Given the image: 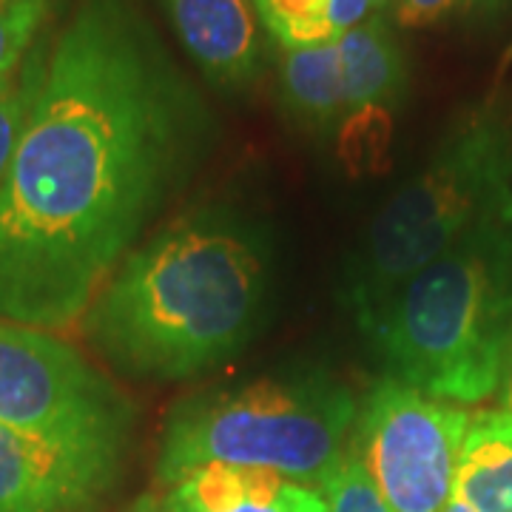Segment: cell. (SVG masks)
Listing matches in <instances>:
<instances>
[{
    "label": "cell",
    "mask_w": 512,
    "mask_h": 512,
    "mask_svg": "<svg viewBox=\"0 0 512 512\" xmlns=\"http://www.w3.org/2000/svg\"><path fill=\"white\" fill-rule=\"evenodd\" d=\"M26 66L0 183V319L60 330L197 171L214 120L134 0H74Z\"/></svg>",
    "instance_id": "1"
},
{
    "label": "cell",
    "mask_w": 512,
    "mask_h": 512,
    "mask_svg": "<svg viewBox=\"0 0 512 512\" xmlns=\"http://www.w3.org/2000/svg\"><path fill=\"white\" fill-rule=\"evenodd\" d=\"M268 285L265 234L237 208L197 205L120 262L83 313V330L131 379H191L254 339Z\"/></svg>",
    "instance_id": "2"
},
{
    "label": "cell",
    "mask_w": 512,
    "mask_h": 512,
    "mask_svg": "<svg viewBox=\"0 0 512 512\" xmlns=\"http://www.w3.org/2000/svg\"><path fill=\"white\" fill-rule=\"evenodd\" d=\"M387 376L453 404L498 393L512 342V222L424 265L370 330Z\"/></svg>",
    "instance_id": "3"
},
{
    "label": "cell",
    "mask_w": 512,
    "mask_h": 512,
    "mask_svg": "<svg viewBox=\"0 0 512 512\" xmlns=\"http://www.w3.org/2000/svg\"><path fill=\"white\" fill-rule=\"evenodd\" d=\"M512 222V117L487 100L458 117L419 174L384 202L350 274V305L370 333L390 296L461 239Z\"/></svg>",
    "instance_id": "4"
},
{
    "label": "cell",
    "mask_w": 512,
    "mask_h": 512,
    "mask_svg": "<svg viewBox=\"0 0 512 512\" xmlns=\"http://www.w3.org/2000/svg\"><path fill=\"white\" fill-rule=\"evenodd\" d=\"M359 407L328 373H288L174 404L157 456L163 484L202 464L262 467L322 490L348 456Z\"/></svg>",
    "instance_id": "5"
},
{
    "label": "cell",
    "mask_w": 512,
    "mask_h": 512,
    "mask_svg": "<svg viewBox=\"0 0 512 512\" xmlns=\"http://www.w3.org/2000/svg\"><path fill=\"white\" fill-rule=\"evenodd\" d=\"M0 424L120 470L134 404L52 330L0 319Z\"/></svg>",
    "instance_id": "6"
},
{
    "label": "cell",
    "mask_w": 512,
    "mask_h": 512,
    "mask_svg": "<svg viewBox=\"0 0 512 512\" xmlns=\"http://www.w3.org/2000/svg\"><path fill=\"white\" fill-rule=\"evenodd\" d=\"M467 427L464 407L384 376L359 407L353 450L393 512H444Z\"/></svg>",
    "instance_id": "7"
},
{
    "label": "cell",
    "mask_w": 512,
    "mask_h": 512,
    "mask_svg": "<svg viewBox=\"0 0 512 512\" xmlns=\"http://www.w3.org/2000/svg\"><path fill=\"white\" fill-rule=\"evenodd\" d=\"M114 478L117 467L0 424V512H92Z\"/></svg>",
    "instance_id": "8"
},
{
    "label": "cell",
    "mask_w": 512,
    "mask_h": 512,
    "mask_svg": "<svg viewBox=\"0 0 512 512\" xmlns=\"http://www.w3.org/2000/svg\"><path fill=\"white\" fill-rule=\"evenodd\" d=\"M188 57L214 86L242 89L262 72L251 0H160Z\"/></svg>",
    "instance_id": "9"
},
{
    "label": "cell",
    "mask_w": 512,
    "mask_h": 512,
    "mask_svg": "<svg viewBox=\"0 0 512 512\" xmlns=\"http://www.w3.org/2000/svg\"><path fill=\"white\" fill-rule=\"evenodd\" d=\"M171 512H328L322 490L274 470L202 464L168 484Z\"/></svg>",
    "instance_id": "10"
},
{
    "label": "cell",
    "mask_w": 512,
    "mask_h": 512,
    "mask_svg": "<svg viewBox=\"0 0 512 512\" xmlns=\"http://www.w3.org/2000/svg\"><path fill=\"white\" fill-rule=\"evenodd\" d=\"M336 43L348 114L367 106L390 109L407 89V60L393 29L373 18L342 32Z\"/></svg>",
    "instance_id": "11"
},
{
    "label": "cell",
    "mask_w": 512,
    "mask_h": 512,
    "mask_svg": "<svg viewBox=\"0 0 512 512\" xmlns=\"http://www.w3.org/2000/svg\"><path fill=\"white\" fill-rule=\"evenodd\" d=\"M453 495L473 512H512V416L504 410L470 421Z\"/></svg>",
    "instance_id": "12"
},
{
    "label": "cell",
    "mask_w": 512,
    "mask_h": 512,
    "mask_svg": "<svg viewBox=\"0 0 512 512\" xmlns=\"http://www.w3.org/2000/svg\"><path fill=\"white\" fill-rule=\"evenodd\" d=\"M282 103L299 126L325 134L348 117L339 43L328 40L308 49H288L282 57Z\"/></svg>",
    "instance_id": "13"
},
{
    "label": "cell",
    "mask_w": 512,
    "mask_h": 512,
    "mask_svg": "<svg viewBox=\"0 0 512 512\" xmlns=\"http://www.w3.org/2000/svg\"><path fill=\"white\" fill-rule=\"evenodd\" d=\"M254 6L285 52L336 40L330 23V0H254Z\"/></svg>",
    "instance_id": "14"
},
{
    "label": "cell",
    "mask_w": 512,
    "mask_h": 512,
    "mask_svg": "<svg viewBox=\"0 0 512 512\" xmlns=\"http://www.w3.org/2000/svg\"><path fill=\"white\" fill-rule=\"evenodd\" d=\"M66 0H0V77L15 72Z\"/></svg>",
    "instance_id": "15"
},
{
    "label": "cell",
    "mask_w": 512,
    "mask_h": 512,
    "mask_svg": "<svg viewBox=\"0 0 512 512\" xmlns=\"http://www.w3.org/2000/svg\"><path fill=\"white\" fill-rule=\"evenodd\" d=\"M390 143V111L379 106L350 111L339 126V151L356 171H370L382 163Z\"/></svg>",
    "instance_id": "16"
},
{
    "label": "cell",
    "mask_w": 512,
    "mask_h": 512,
    "mask_svg": "<svg viewBox=\"0 0 512 512\" xmlns=\"http://www.w3.org/2000/svg\"><path fill=\"white\" fill-rule=\"evenodd\" d=\"M322 495L328 501V512H393V507L379 493L376 481L367 473L362 458L356 456L353 441L348 456L339 461V467L325 481Z\"/></svg>",
    "instance_id": "17"
},
{
    "label": "cell",
    "mask_w": 512,
    "mask_h": 512,
    "mask_svg": "<svg viewBox=\"0 0 512 512\" xmlns=\"http://www.w3.org/2000/svg\"><path fill=\"white\" fill-rule=\"evenodd\" d=\"M29 97H32V77H29L26 60H23L15 72L0 77V183L15 157L20 128H23L26 109H29Z\"/></svg>",
    "instance_id": "18"
},
{
    "label": "cell",
    "mask_w": 512,
    "mask_h": 512,
    "mask_svg": "<svg viewBox=\"0 0 512 512\" xmlns=\"http://www.w3.org/2000/svg\"><path fill=\"white\" fill-rule=\"evenodd\" d=\"M504 0H402L399 3V20L402 26H439L447 20L484 15L498 9Z\"/></svg>",
    "instance_id": "19"
},
{
    "label": "cell",
    "mask_w": 512,
    "mask_h": 512,
    "mask_svg": "<svg viewBox=\"0 0 512 512\" xmlns=\"http://www.w3.org/2000/svg\"><path fill=\"white\" fill-rule=\"evenodd\" d=\"M370 6H373V0H330V23H333L336 37L365 23Z\"/></svg>",
    "instance_id": "20"
},
{
    "label": "cell",
    "mask_w": 512,
    "mask_h": 512,
    "mask_svg": "<svg viewBox=\"0 0 512 512\" xmlns=\"http://www.w3.org/2000/svg\"><path fill=\"white\" fill-rule=\"evenodd\" d=\"M498 396H501V410L512 416V342L507 362H504V373H501V384H498Z\"/></svg>",
    "instance_id": "21"
},
{
    "label": "cell",
    "mask_w": 512,
    "mask_h": 512,
    "mask_svg": "<svg viewBox=\"0 0 512 512\" xmlns=\"http://www.w3.org/2000/svg\"><path fill=\"white\" fill-rule=\"evenodd\" d=\"M128 512H171V510H168L165 498L143 495V498H137V501L131 504V510H128Z\"/></svg>",
    "instance_id": "22"
},
{
    "label": "cell",
    "mask_w": 512,
    "mask_h": 512,
    "mask_svg": "<svg viewBox=\"0 0 512 512\" xmlns=\"http://www.w3.org/2000/svg\"><path fill=\"white\" fill-rule=\"evenodd\" d=\"M444 512H473V510H470V507H467V504H464L461 498H456V495H453V498H450V504H447V510H444Z\"/></svg>",
    "instance_id": "23"
},
{
    "label": "cell",
    "mask_w": 512,
    "mask_h": 512,
    "mask_svg": "<svg viewBox=\"0 0 512 512\" xmlns=\"http://www.w3.org/2000/svg\"><path fill=\"white\" fill-rule=\"evenodd\" d=\"M373 3H376V6H384V3H390V0H373Z\"/></svg>",
    "instance_id": "24"
}]
</instances>
